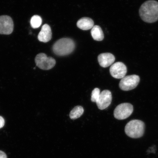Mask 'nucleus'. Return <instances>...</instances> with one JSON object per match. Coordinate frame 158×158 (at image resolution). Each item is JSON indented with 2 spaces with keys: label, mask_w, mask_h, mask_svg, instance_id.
Segmentation results:
<instances>
[{
  "label": "nucleus",
  "mask_w": 158,
  "mask_h": 158,
  "mask_svg": "<svg viewBox=\"0 0 158 158\" xmlns=\"http://www.w3.org/2000/svg\"><path fill=\"white\" fill-rule=\"evenodd\" d=\"M142 20L148 23H153L158 20V2L148 0L140 7L139 11Z\"/></svg>",
  "instance_id": "1"
},
{
  "label": "nucleus",
  "mask_w": 158,
  "mask_h": 158,
  "mask_svg": "<svg viewBox=\"0 0 158 158\" xmlns=\"http://www.w3.org/2000/svg\"><path fill=\"white\" fill-rule=\"evenodd\" d=\"M75 43L72 39L64 38L59 39L53 45L52 50L55 55L64 56L70 54L74 51Z\"/></svg>",
  "instance_id": "2"
},
{
  "label": "nucleus",
  "mask_w": 158,
  "mask_h": 158,
  "mask_svg": "<svg viewBox=\"0 0 158 158\" xmlns=\"http://www.w3.org/2000/svg\"><path fill=\"white\" fill-rule=\"evenodd\" d=\"M145 129V124L143 122L139 120H133L126 124L125 132L128 137L133 138H138L143 136Z\"/></svg>",
  "instance_id": "3"
},
{
  "label": "nucleus",
  "mask_w": 158,
  "mask_h": 158,
  "mask_svg": "<svg viewBox=\"0 0 158 158\" xmlns=\"http://www.w3.org/2000/svg\"><path fill=\"white\" fill-rule=\"evenodd\" d=\"M36 66L43 70H49L52 69L56 64V60L51 57H47L44 53H40L35 58Z\"/></svg>",
  "instance_id": "4"
},
{
  "label": "nucleus",
  "mask_w": 158,
  "mask_h": 158,
  "mask_svg": "<svg viewBox=\"0 0 158 158\" xmlns=\"http://www.w3.org/2000/svg\"><path fill=\"white\" fill-rule=\"evenodd\" d=\"M133 111V106L129 103L118 105L114 110V116L118 120H124L129 117Z\"/></svg>",
  "instance_id": "5"
},
{
  "label": "nucleus",
  "mask_w": 158,
  "mask_h": 158,
  "mask_svg": "<svg viewBox=\"0 0 158 158\" xmlns=\"http://www.w3.org/2000/svg\"><path fill=\"white\" fill-rule=\"evenodd\" d=\"M139 81L140 78L137 75H132L125 76L120 80L119 87L124 91L133 90L138 86Z\"/></svg>",
  "instance_id": "6"
},
{
  "label": "nucleus",
  "mask_w": 158,
  "mask_h": 158,
  "mask_svg": "<svg viewBox=\"0 0 158 158\" xmlns=\"http://www.w3.org/2000/svg\"><path fill=\"white\" fill-rule=\"evenodd\" d=\"M14 23L10 17L6 15L0 16V34L9 35L13 32Z\"/></svg>",
  "instance_id": "7"
},
{
  "label": "nucleus",
  "mask_w": 158,
  "mask_h": 158,
  "mask_svg": "<svg viewBox=\"0 0 158 158\" xmlns=\"http://www.w3.org/2000/svg\"><path fill=\"white\" fill-rule=\"evenodd\" d=\"M110 75L116 79H122L125 76L127 72L126 65L122 62H117L112 64L110 69Z\"/></svg>",
  "instance_id": "8"
},
{
  "label": "nucleus",
  "mask_w": 158,
  "mask_h": 158,
  "mask_svg": "<svg viewBox=\"0 0 158 158\" xmlns=\"http://www.w3.org/2000/svg\"><path fill=\"white\" fill-rule=\"evenodd\" d=\"M112 100L111 92L110 90H106L101 93L99 98L96 103L99 109L103 110L110 106Z\"/></svg>",
  "instance_id": "9"
},
{
  "label": "nucleus",
  "mask_w": 158,
  "mask_h": 158,
  "mask_svg": "<svg viewBox=\"0 0 158 158\" xmlns=\"http://www.w3.org/2000/svg\"><path fill=\"white\" fill-rule=\"evenodd\" d=\"M115 58L114 55L110 53H102L98 55V60L101 66L106 68L113 64Z\"/></svg>",
  "instance_id": "10"
},
{
  "label": "nucleus",
  "mask_w": 158,
  "mask_h": 158,
  "mask_svg": "<svg viewBox=\"0 0 158 158\" xmlns=\"http://www.w3.org/2000/svg\"><path fill=\"white\" fill-rule=\"evenodd\" d=\"M52 37V31L50 26L47 24L43 25L38 35L39 40L41 42H48L51 40Z\"/></svg>",
  "instance_id": "11"
},
{
  "label": "nucleus",
  "mask_w": 158,
  "mask_h": 158,
  "mask_svg": "<svg viewBox=\"0 0 158 158\" xmlns=\"http://www.w3.org/2000/svg\"><path fill=\"white\" fill-rule=\"evenodd\" d=\"M94 21L88 17H83L79 19L77 23V26L83 30H88L94 26Z\"/></svg>",
  "instance_id": "12"
},
{
  "label": "nucleus",
  "mask_w": 158,
  "mask_h": 158,
  "mask_svg": "<svg viewBox=\"0 0 158 158\" xmlns=\"http://www.w3.org/2000/svg\"><path fill=\"white\" fill-rule=\"evenodd\" d=\"M92 36L95 40L101 41L103 40L104 35L101 27L98 25L94 26L91 31Z\"/></svg>",
  "instance_id": "13"
},
{
  "label": "nucleus",
  "mask_w": 158,
  "mask_h": 158,
  "mask_svg": "<svg viewBox=\"0 0 158 158\" xmlns=\"http://www.w3.org/2000/svg\"><path fill=\"white\" fill-rule=\"evenodd\" d=\"M84 110L82 106H77L71 110L70 114L71 119L75 120L81 117L83 114Z\"/></svg>",
  "instance_id": "14"
},
{
  "label": "nucleus",
  "mask_w": 158,
  "mask_h": 158,
  "mask_svg": "<svg viewBox=\"0 0 158 158\" xmlns=\"http://www.w3.org/2000/svg\"><path fill=\"white\" fill-rule=\"evenodd\" d=\"M42 22L41 18L38 15H34L31 17L30 23L31 27L33 29H36L40 27Z\"/></svg>",
  "instance_id": "15"
},
{
  "label": "nucleus",
  "mask_w": 158,
  "mask_h": 158,
  "mask_svg": "<svg viewBox=\"0 0 158 158\" xmlns=\"http://www.w3.org/2000/svg\"><path fill=\"white\" fill-rule=\"evenodd\" d=\"M100 94L99 89L95 88L92 91L91 94V101L93 102H97Z\"/></svg>",
  "instance_id": "16"
},
{
  "label": "nucleus",
  "mask_w": 158,
  "mask_h": 158,
  "mask_svg": "<svg viewBox=\"0 0 158 158\" xmlns=\"http://www.w3.org/2000/svg\"><path fill=\"white\" fill-rule=\"evenodd\" d=\"M5 124V121L4 118L1 116H0V129L3 127Z\"/></svg>",
  "instance_id": "17"
},
{
  "label": "nucleus",
  "mask_w": 158,
  "mask_h": 158,
  "mask_svg": "<svg viewBox=\"0 0 158 158\" xmlns=\"http://www.w3.org/2000/svg\"><path fill=\"white\" fill-rule=\"evenodd\" d=\"M0 158H7L5 153L1 151H0Z\"/></svg>",
  "instance_id": "18"
}]
</instances>
